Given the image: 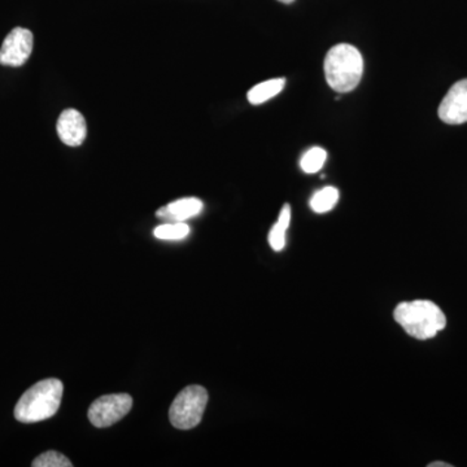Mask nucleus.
I'll return each mask as SVG.
<instances>
[{"mask_svg":"<svg viewBox=\"0 0 467 467\" xmlns=\"http://www.w3.org/2000/svg\"><path fill=\"white\" fill-rule=\"evenodd\" d=\"M63 393V383L55 378L34 384L18 400L15 418L23 423H34L54 417L60 408Z\"/></svg>","mask_w":467,"mask_h":467,"instance_id":"obj_1","label":"nucleus"},{"mask_svg":"<svg viewBox=\"0 0 467 467\" xmlns=\"http://www.w3.org/2000/svg\"><path fill=\"white\" fill-rule=\"evenodd\" d=\"M393 317L410 337L418 340L435 337L447 326L442 310L430 300L400 303L393 312Z\"/></svg>","mask_w":467,"mask_h":467,"instance_id":"obj_2","label":"nucleus"},{"mask_svg":"<svg viewBox=\"0 0 467 467\" xmlns=\"http://www.w3.org/2000/svg\"><path fill=\"white\" fill-rule=\"evenodd\" d=\"M364 73V58L348 43L334 46L325 58L326 81L337 92H350L358 88Z\"/></svg>","mask_w":467,"mask_h":467,"instance_id":"obj_3","label":"nucleus"},{"mask_svg":"<svg viewBox=\"0 0 467 467\" xmlns=\"http://www.w3.org/2000/svg\"><path fill=\"white\" fill-rule=\"evenodd\" d=\"M208 404V392L202 386H189L178 393L169 410V420L178 430H192L202 422Z\"/></svg>","mask_w":467,"mask_h":467,"instance_id":"obj_4","label":"nucleus"},{"mask_svg":"<svg viewBox=\"0 0 467 467\" xmlns=\"http://www.w3.org/2000/svg\"><path fill=\"white\" fill-rule=\"evenodd\" d=\"M133 408V399L128 393L101 396L88 409V420L92 426L106 429L122 420Z\"/></svg>","mask_w":467,"mask_h":467,"instance_id":"obj_5","label":"nucleus"},{"mask_svg":"<svg viewBox=\"0 0 467 467\" xmlns=\"http://www.w3.org/2000/svg\"><path fill=\"white\" fill-rule=\"evenodd\" d=\"M33 51V34L24 27H16L5 36L0 48V64L21 67L26 63Z\"/></svg>","mask_w":467,"mask_h":467,"instance_id":"obj_6","label":"nucleus"},{"mask_svg":"<svg viewBox=\"0 0 467 467\" xmlns=\"http://www.w3.org/2000/svg\"><path fill=\"white\" fill-rule=\"evenodd\" d=\"M438 115L448 125H462L467 122V78L451 86L439 106Z\"/></svg>","mask_w":467,"mask_h":467,"instance_id":"obj_7","label":"nucleus"},{"mask_svg":"<svg viewBox=\"0 0 467 467\" xmlns=\"http://www.w3.org/2000/svg\"><path fill=\"white\" fill-rule=\"evenodd\" d=\"M57 130L61 142L67 146H81L88 134L85 117L77 109H66L58 117Z\"/></svg>","mask_w":467,"mask_h":467,"instance_id":"obj_8","label":"nucleus"},{"mask_svg":"<svg viewBox=\"0 0 467 467\" xmlns=\"http://www.w3.org/2000/svg\"><path fill=\"white\" fill-rule=\"evenodd\" d=\"M202 207L204 205H202L201 199L184 198L160 208L156 212V216L161 218V220L169 221V223H184L189 218L198 216L202 211Z\"/></svg>","mask_w":467,"mask_h":467,"instance_id":"obj_9","label":"nucleus"},{"mask_svg":"<svg viewBox=\"0 0 467 467\" xmlns=\"http://www.w3.org/2000/svg\"><path fill=\"white\" fill-rule=\"evenodd\" d=\"M285 85V78L270 79V81L261 82L248 91V101L254 106H260L265 101L273 99L275 95L284 90Z\"/></svg>","mask_w":467,"mask_h":467,"instance_id":"obj_10","label":"nucleus"},{"mask_svg":"<svg viewBox=\"0 0 467 467\" xmlns=\"http://www.w3.org/2000/svg\"><path fill=\"white\" fill-rule=\"evenodd\" d=\"M291 223V207L285 204L279 213L278 221L275 226L272 227L269 233V244L273 250L279 252L284 250L285 245V232Z\"/></svg>","mask_w":467,"mask_h":467,"instance_id":"obj_11","label":"nucleus"},{"mask_svg":"<svg viewBox=\"0 0 467 467\" xmlns=\"http://www.w3.org/2000/svg\"><path fill=\"white\" fill-rule=\"evenodd\" d=\"M337 201H339V192L335 187L328 186L316 192L310 199L309 204L316 213H326L335 208Z\"/></svg>","mask_w":467,"mask_h":467,"instance_id":"obj_12","label":"nucleus"},{"mask_svg":"<svg viewBox=\"0 0 467 467\" xmlns=\"http://www.w3.org/2000/svg\"><path fill=\"white\" fill-rule=\"evenodd\" d=\"M190 234V227L184 223H171L153 230V235L161 241H182Z\"/></svg>","mask_w":467,"mask_h":467,"instance_id":"obj_13","label":"nucleus"},{"mask_svg":"<svg viewBox=\"0 0 467 467\" xmlns=\"http://www.w3.org/2000/svg\"><path fill=\"white\" fill-rule=\"evenodd\" d=\"M326 159H327V153L321 147H313L304 153L301 158L300 167L306 173L312 174L317 173L324 168Z\"/></svg>","mask_w":467,"mask_h":467,"instance_id":"obj_14","label":"nucleus"},{"mask_svg":"<svg viewBox=\"0 0 467 467\" xmlns=\"http://www.w3.org/2000/svg\"><path fill=\"white\" fill-rule=\"evenodd\" d=\"M33 467H72L73 463L64 454L48 451L33 461Z\"/></svg>","mask_w":467,"mask_h":467,"instance_id":"obj_15","label":"nucleus"},{"mask_svg":"<svg viewBox=\"0 0 467 467\" xmlns=\"http://www.w3.org/2000/svg\"><path fill=\"white\" fill-rule=\"evenodd\" d=\"M429 467H451V463L441 462V461H438V462L430 463Z\"/></svg>","mask_w":467,"mask_h":467,"instance_id":"obj_16","label":"nucleus"},{"mask_svg":"<svg viewBox=\"0 0 467 467\" xmlns=\"http://www.w3.org/2000/svg\"><path fill=\"white\" fill-rule=\"evenodd\" d=\"M278 2L285 3V5H291L295 0H278Z\"/></svg>","mask_w":467,"mask_h":467,"instance_id":"obj_17","label":"nucleus"}]
</instances>
